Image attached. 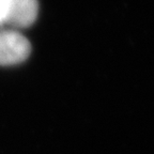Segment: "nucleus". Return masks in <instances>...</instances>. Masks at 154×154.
Returning <instances> with one entry per match:
<instances>
[{
    "instance_id": "1",
    "label": "nucleus",
    "mask_w": 154,
    "mask_h": 154,
    "mask_svg": "<svg viewBox=\"0 0 154 154\" xmlns=\"http://www.w3.org/2000/svg\"><path fill=\"white\" fill-rule=\"evenodd\" d=\"M31 51L29 41L13 30L0 32V65H13L26 60Z\"/></svg>"
},
{
    "instance_id": "2",
    "label": "nucleus",
    "mask_w": 154,
    "mask_h": 154,
    "mask_svg": "<svg viewBox=\"0 0 154 154\" xmlns=\"http://www.w3.org/2000/svg\"><path fill=\"white\" fill-rule=\"evenodd\" d=\"M38 12V0H8L5 23L20 28L28 27L34 23Z\"/></svg>"
},
{
    "instance_id": "3",
    "label": "nucleus",
    "mask_w": 154,
    "mask_h": 154,
    "mask_svg": "<svg viewBox=\"0 0 154 154\" xmlns=\"http://www.w3.org/2000/svg\"><path fill=\"white\" fill-rule=\"evenodd\" d=\"M8 0H0V24H3L7 15Z\"/></svg>"
}]
</instances>
